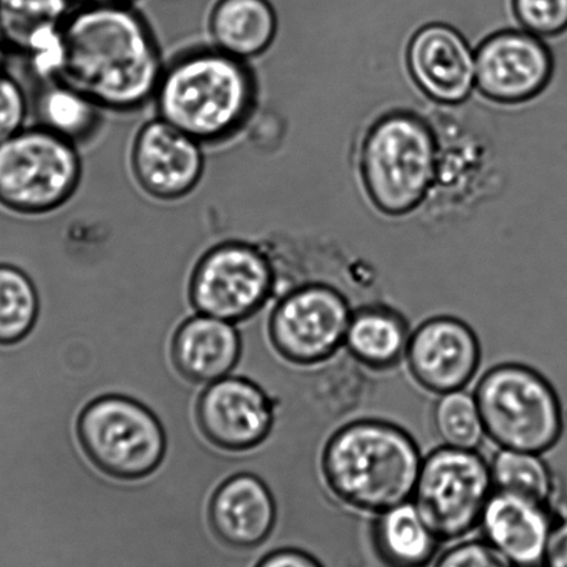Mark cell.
<instances>
[{
	"label": "cell",
	"instance_id": "1",
	"mask_svg": "<svg viewBox=\"0 0 567 567\" xmlns=\"http://www.w3.org/2000/svg\"><path fill=\"white\" fill-rule=\"evenodd\" d=\"M164 65L157 37L134 4L76 7L62 29L54 80L104 113L131 114L153 102Z\"/></svg>",
	"mask_w": 567,
	"mask_h": 567
},
{
	"label": "cell",
	"instance_id": "2",
	"mask_svg": "<svg viewBox=\"0 0 567 567\" xmlns=\"http://www.w3.org/2000/svg\"><path fill=\"white\" fill-rule=\"evenodd\" d=\"M260 84L249 62L210 45L184 49L165 62L153 104L157 117L200 145L233 142L255 118Z\"/></svg>",
	"mask_w": 567,
	"mask_h": 567
},
{
	"label": "cell",
	"instance_id": "3",
	"mask_svg": "<svg viewBox=\"0 0 567 567\" xmlns=\"http://www.w3.org/2000/svg\"><path fill=\"white\" fill-rule=\"evenodd\" d=\"M423 456L403 427L381 420L341 426L324 443L321 475L340 504L381 515L414 497Z\"/></svg>",
	"mask_w": 567,
	"mask_h": 567
},
{
	"label": "cell",
	"instance_id": "4",
	"mask_svg": "<svg viewBox=\"0 0 567 567\" xmlns=\"http://www.w3.org/2000/svg\"><path fill=\"white\" fill-rule=\"evenodd\" d=\"M437 157L433 124L410 112L383 114L369 126L358 158L368 199L389 217L417 210L432 195Z\"/></svg>",
	"mask_w": 567,
	"mask_h": 567
},
{
	"label": "cell",
	"instance_id": "5",
	"mask_svg": "<svg viewBox=\"0 0 567 567\" xmlns=\"http://www.w3.org/2000/svg\"><path fill=\"white\" fill-rule=\"evenodd\" d=\"M473 395L484 433L501 450L545 454L564 434L558 393L547 378L525 363L504 362L488 369Z\"/></svg>",
	"mask_w": 567,
	"mask_h": 567
},
{
	"label": "cell",
	"instance_id": "6",
	"mask_svg": "<svg viewBox=\"0 0 567 567\" xmlns=\"http://www.w3.org/2000/svg\"><path fill=\"white\" fill-rule=\"evenodd\" d=\"M75 434L91 464L117 481L151 476L167 451L156 414L141 401L118 393L91 400L76 417Z\"/></svg>",
	"mask_w": 567,
	"mask_h": 567
},
{
	"label": "cell",
	"instance_id": "7",
	"mask_svg": "<svg viewBox=\"0 0 567 567\" xmlns=\"http://www.w3.org/2000/svg\"><path fill=\"white\" fill-rule=\"evenodd\" d=\"M84 165L80 147L37 125L0 143V205L45 216L73 199Z\"/></svg>",
	"mask_w": 567,
	"mask_h": 567
},
{
	"label": "cell",
	"instance_id": "8",
	"mask_svg": "<svg viewBox=\"0 0 567 567\" xmlns=\"http://www.w3.org/2000/svg\"><path fill=\"white\" fill-rule=\"evenodd\" d=\"M279 275L271 251L255 241L228 239L196 257L187 284L195 312L234 324L278 299Z\"/></svg>",
	"mask_w": 567,
	"mask_h": 567
},
{
	"label": "cell",
	"instance_id": "9",
	"mask_svg": "<svg viewBox=\"0 0 567 567\" xmlns=\"http://www.w3.org/2000/svg\"><path fill=\"white\" fill-rule=\"evenodd\" d=\"M493 493L488 461L476 450L443 444L423 456L412 503L440 543H453L481 526Z\"/></svg>",
	"mask_w": 567,
	"mask_h": 567
},
{
	"label": "cell",
	"instance_id": "10",
	"mask_svg": "<svg viewBox=\"0 0 567 567\" xmlns=\"http://www.w3.org/2000/svg\"><path fill=\"white\" fill-rule=\"evenodd\" d=\"M351 317L350 302L333 286L299 284L272 301L269 340L291 365L316 368L344 347Z\"/></svg>",
	"mask_w": 567,
	"mask_h": 567
},
{
	"label": "cell",
	"instance_id": "11",
	"mask_svg": "<svg viewBox=\"0 0 567 567\" xmlns=\"http://www.w3.org/2000/svg\"><path fill=\"white\" fill-rule=\"evenodd\" d=\"M130 169L136 186L151 199H185L205 175V146L156 115L132 140Z\"/></svg>",
	"mask_w": 567,
	"mask_h": 567
},
{
	"label": "cell",
	"instance_id": "12",
	"mask_svg": "<svg viewBox=\"0 0 567 567\" xmlns=\"http://www.w3.org/2000/svg\"><path fill=\"white\" fill-rule=\"evenodd\" d=\"M476 90L494 103L522 104L547 90L554 58L542 38L526 31L505 30L478 45Z\"/></svg>",
	"mask_w": 567,
	"mask_h": 567
},
{
	"label": "cell",
	"instance_id": "13",
	"mask_svg": "<svg viewBox=\"0 0 567 567\" xmlns=\"http://www.w3.org/2000/svg\"><path fill=\"white\" fill-rule=\"evenodd\" d=\"M203 436L224 451H249L266 442L275 422L271 395L240 374H229L203 388L196 401Z\"/></svg>",
	"mask_w": 567,
	"mask_h": 567
},
{
	"label": "cell",
	"instance_id": "14",
	"mask_svg": "<svg viewBox=\"0 0 567 567\" xmlns=\"http://www.w3.org/2000/svg\"><path fill=\"white\" fill-rule=\"evenodd\" d=\"M404 361L417 386L443 395L470 386L481 368L482 346L462 319L432 317L412 330Z\"/></svg>",
	"mask_w": 567,
	"mask_h": 567
},
{
	"label": "cell",
	"instance_id": "15",
	"mask_svg": "<svg viewBox=\"0 0 567 567\" xmlns=\"http://www.w3.org/2000/svg\"><path fill=\"white\" fill-rule=\"evenodd\" d=\"M406 68L423 95L444 106L464 103L476 87V58L454 27H421L406 48Z\"/></svg>",
	"mask_w": 567,
	"mask_h": 567
},
{
	"label": "cell",
	"instance_id": "16",
	"mask_svg": "<svg viewBox=\"0 0 567 567\" xmlns=\"http://www.w3.org/2000/svg\"><path fill=\"white\" fill-rule=\"evenodd\" d=\"M277 522V503L261 477L239 473L214 489L208 505V525L227 547H262L271 538Z\"/></svg>",
	"mask_w": 567,
	"mask_h": 567
},
{
	"label": "cell",
	"instance_id": "17",
	"mask_svg": "<svg viewBox=\"0 0 567 567\" xmlns=\"http://www.w3.org/2000/svg\"><path fill=\"white\" fill-rule=\"evenodd\" d=\"M554 526L549 505L494 489L478 527L516 567H542Z\"/></svg>",
	"mask_w": 567,
	"mask_h": 567
},
{
	"label": "cell",
	"instance_id": "18",
	"mask_svg": "<svg viewBox=\"0 0 567 567\" xmlns=\"http://www.w3.org/2000/svg\"><path fill=\"white\" fill-rule=\"evenodd\" d=\"M74 0H0V30L9 47L23 52L38 79L51 81L62 59V29Z\"/></svg>",
	"mask_w": 567,
	"mask_h": 567
},
{
	"label": "cell",
	"instance_id": "19",
	"mask_svg": "<svg viewBox=\"0 0 567 567\" xmlns=\"http://www.w3.org/2000/svg\"><path fill=\"white\" fill-rule=\"evenodd\" d=\"M241 339L236 324L195 312L176 328L171 358L182 378L207 384L229 377L238 365Z\"/></svg>",
	"mask_w": 567,
	"mask_h": 567
},
{
	"label": "cell",
	"instance_id": "20",
	"mask_svg": "<svg viewBox=\"0 0 567 567\" xmlns=\"http://www.w3.org/2000/svg\"><path fill=\"white\" fill-rule=\"evenodd\" d=\"M278 29L269 0H216L207 19L212 45L249 63L269 51Z\"/></svg>",
	"mask_w": 567,
	"mask_h": 567
},
{
	"label": "cell",
	"instance_id": "21",
	"mask_svg": "<svg viewBox=\"0 0 567 567\" xmlns=\"http://www.w3.org/2000/svg\"><path fill=\"white\" fill-rule=\"evenodd\" d=\"M409 322L386 306H363L352 311L344 349L357 362L374 371H388L405 360Z\"/></svg>",
	"mask_w": 567,
	"mask_h": 567
},
{
	"label": "cell",
	"instance_id": "22",
	"mask_svg": "<svg viewBox=\"0 0 567 567\" xmlns=\"http://www.w3.org/2000/svg\"><path fill=\"white\" fill-rule=\"evenodd\" d=\"M372 539L378 558L386 567H429L442 544L412 499L378 515Z\"/></svg>",
	"mask_w": 567,
	"mask_h": 567
},
{
	"label": "cell",
	"instance_id": "23",
	"mask_svg": "<svg viewBox=\"0 0 567 567\" xmlns=\"http://www.w3.org/2000/svg\"><path fill=\"white\" fill-rule=\"evenodd\" d=\"M41 84L35 99L38 125L79 147L95 140L103 125V110L62 81Z\"/></svg>",
	"mask_w": 567,
	"mask_h": 567
},
{
	"label": "cell",
	"instance_id": "24",
	"mask_svg": "<svg viewBox=\"0 0 567 567\" xmlns=\"http://www.w3.org/2000/svg\"><path fill=\"white\" fill-rule=\"evenodd\" d=\"M41 301L29 272L0 264V347L23 343L34 330Z\"/></svg>",
	"mask_w": 567,
	"mask_h": 567
},
{
	"label": "cell",
	"instance_id": "25",
	"mask_svg": "<svg viewBox=\"0 0 567 567\" xmlns=\"http://www.w3.org/2000/svg\"><path fill=\"white\" fill-rule=\"evenodd\" d=\"M494 489L550 505L556 493L553 471L543 454L501 450L489 461Z\"/></svg>",
	"mask_w": 567,
	"mask_h": 567
},
{
	"label": "cell",
	"instance_id": "26",
	"mask_svg": "<svg viewBox=\"0 0 567 567\" xmlns=\"http://www.w3.org/2000/svg\"><path fill=\"white\" fill-rule=\"evenodd\" d=\"M439 398L433 409V427L437 437L450 447L476 450L486 433L475 395L460 390Z\"/></svg>",
	"mask_w": 567,
	"mask_h": 567
},
{
	"label": "cell",
	"instance_id": "27",
	"mask_svg": "<svg viewBox=\"0 0 567 567\" xmlns=\"http://www.w3.org/2000/svg\"><path fill=\"white\" fill-rule=\"evenodd\" d=\"M512 12L523 31L555 38L567 31V0H511Z\"/></svg>",
	"mask_w": 567,
	"mask_h": 567
},
{
	"label": "cell",
	"instance_id": "28",
	"mask_svg": "<svg viewBox=\"0 0 567 567\" xmlns=\"http://www.w3.org/2000/svg\"><path fill=\"white\" fill-rule=\"evenodd\" d=\"M433 567H516L486 539L462 542L445 549Z\"/></svg>",
	"mask_w": 567,
	"mask_h": 567
},
{
	"label": "cell",
	"instance_id": "29",
	"mask_svg": "<svg viewBox=\"0 0 567 567\" xmlns=\"http://www.w3.org/2000/svg\"><path fill=\"white\" fill-rule=\"evenodd\" d=\"M29 99L18 81L0 73V143L24 128Z\"/></svg>",
	"mask_w": 567,
	"mask_h": 567
},
{
	"label": "cell",
	"instance_id": "30",
	"mask_svg": "<svg viewBox=\"0 0 567 567\" xmlns=\"http://www.w3.org/2000/svg\"><path fill=\"white\" fill-rule=\"evenodd\" d=\"M252 567H324L316 556L295 545H279L262 554Z\"/></svg>",
	"mask_w": 567,
	"mask_h": 567
},
{
	"label": "cell",
	"instance_id": "31",
	"mask_svg": "<svg viewBox=\"0 0 567 567\" xmlns=\"http://www.w3.org/2000/svg\"><path fill=\"white\" fill-rule=\"evenodd\" d=\"M542 567H567V515L555 522Z\"/></svg>",
	"mask_w": 567,
	"mask_h": 567
},
{
	"label": "cell",
	"instance_id": "32",
	"mask_svg": "<svg viewBox=\"0 0 567 567\" xmlns=\"http://www.w3.org/2000/svg\"><path fill=\"white\" fill-rule=\"evenodd\" d=\"M76 7H115V4H134L135 0H74Z\"/></svg>",
	"mask_w": 567,
	"mask_h": 567
},
{
	"label": "cell",
	"instance_id": "33",
	"mask_svg": "<svg viewBox=\"0 0 567 567\" xmlns=\"http://www.w3.org/2000/svg\"><path fill=\"white\" fill-rule=\"evenodd\" d=\"M7 45V40H4L2 30H0V62H2L4 47Z\"/></svg>",
	"mask_w": 567,
	"mask_h": 567
}]
</instances>
